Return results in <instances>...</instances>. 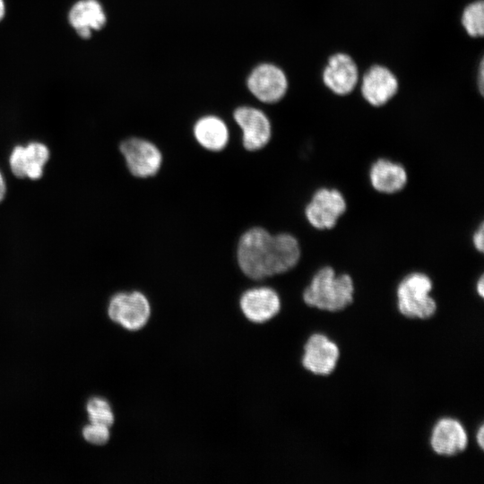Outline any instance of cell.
<instances>
[{
  "instance_id": "5",
  "label": "cell",
  "mask_w": 484,
  "mask_h": 484,
  "mask_svg": "<svg viewBox=\"0 0 484 484\" xmlns=\"http://www.w3.org/2000/svg\"><path fill=\"white\" fill-rule=\"evenodd\" d=\"M119 151L132 176L140 179L156 177L161 170L164 157L160 148L152 141L132 136L123 140Z\"/></svg>"
},
{
  "instance_id": "1",
  "label": "cell",
  "mask_w": 484,
  "mask_h": 484,
  "mask_svg": "<svg viewBox=\"0 0 484 484\" xmlns=\"http://www.w3.org/2000/svg\"><path fill=\"white\" fill-rule=\"evenodd\" d=\"M302 254V244L294 233H272L260 225L244 230L235 246L238 269L253 281L290 272L298 266Z\"/></svg>"
},
{
  "instance_id": "3",
  "label": "cell",
  "mask_w": 484,
  "mask_h": 484,
  "mask_svg": "<svg viewBox=\"0 0 484 484\" xmlns=\"http://www.w3.org/2000/svg\"><path fill=\"white\" fill-rule=\"evenodd\" d=\"M433 290L434 281L427 272L412 270L404 273L395 289L400 314L411 319L432 317L437 309V303L431 295Z\"/></svg>"
},
{
  "instance_id": "9",
  "label": "cell",
  "mask_w": 484,
  "mask_h": 484,
  "mask_svg": "<svg viewBox=\"0 0 484 484\" xmlns=\"http://www.w3.org/2000/svg\"><path fill=\"white\" fill-rule=\"evenodd\" d=\"M108 314L111 320L130 331L143 328L151 315V305L141 291L119 292L110 299Z\"/></svg>"
},
{
  "instance_id": "26",
  "label": "cell",
  "mask_w": 484,
  "mask_h": 484,
  "mask_svg": "<svg viewBox=\"0 0 484 484\" xmlns=\"http://www.w3.org/2000/svg\"><path fill=\"white\" fill-rule=\"evenodd\" d=\"M6 12L4 0H0V22L4 19Z\"/></svg>"
},
{
  "instance_id": "24",
  "label": "cell",
  "mask_w": 484,
  "mask_h": 484,
  "mask_svg": "<svg viewBox=\"0 0 484 484\" xmlns=\"http://www.w3.org/2000/svg\"><path fill=\"white\" fill-rule=\"evenodd\" d=\"M477 443L480 448L482 450L484 448V427L481 425L477 431L476 436Z\"/></svg>"
},
{
  "instance_id": "15",
  "label": "cell",
  "mask_w": 484,
  "mask_h": 484,
  "mask_svg": "<svg viewBox=\"0 0 484 484\" xmlns=\"http://www.w3.org/2000/svg\"><path fill=\"white\" fill-rule=\"evenodd\" d=\"M468 445L465 428L456 419L445 418L436 422L430 436V446L438 455L453 456L463 452Z\"/></svg>"
},
{
  "instance_id": "21",
  "label": "cell",
  "mask_w": 484,
  "mask_h": 484,
  "mask_svg": "<svg viewBox=\"0 0 484 484\" xmlns=\"http://www.w3.org/2000/svg\"><path fill=\"white\" fill-rule=\"evenodd\" d=\"M470 242L472 248L479 254L484 253V221L480 222L471 231Z\"/></svg>"
},
{
  "instance_id": "4",
  "label": "cell",
  "mask_w": 484,
  "mask_h": 484,
  "mask_svg": "<svg viewBox=\"0 0 484 484\" xmlns=\"http://www.w3.org/2000/svg\"><path fill=\"white\" fill-rule=\"evenodd\" d=\"M348 208V199L341 189L321 186L309 195L303 207V216L314 230L328 231L337 226Z\"/></svg>"
},
{
  "instance_id": "25",
  "label": "cell",
  "mask_w": 484,
  "mask_h": 484,
  "mask_svg": "<svg viewBox=\"0 0 484 484\" xmlns=\"http://www.w3.org/2000/svg\"><path fill=\"white\" fill-rule=\"evenodd\" d=\"M5 190H6V187H5L4 179L0 172V202L3 200L4 196Z\"/></svg>"
},
{
  "instance_id": "20",
  "label": "cell",
  "mask_w": 484,
  "mask_h": 484,
  "mask_svg": "<svg viewBox=\"0 0 484 484\" xmlns=\"http://www.w3.org/2000/svg\"><path fill=\"white\" fill-rule=\"evenodd\" d=\"M83 436L91 444L104 445L108 441L110 436L109 428L91 423L84 428Z\"/></svg>"
},
{
  "instance_id": "10",
  "label": "cell",
  "mask_w": 484,
  "mask_h": 484,
  "mask_svg": "<svg viewBox=\"0 0 484 484\" xmlns=\"http://www.w3.org/2000/svg\"><path fill=\"white\" fill-rule=\"evenodd\" d=\"M398 88V79L389 68L374 65L364 73L360 91L367 104L381 108L396 95Z\"/></svg>"
},
{
  "instance_id": "17",
  "label": "cell",
  "mask_w": 484,
  "mask_h": 484,
  "mask_svg": "<svg viewBox=\"0 0 484 484\" xmlns=\"http://www.w3.org/2000/svg\"><path fill=\"white\" fill-rule=\"evenodd\" d=\"M49 157L48 147L40 143L16 146L10 156V167L18 177L38 179L42 176L43 167Z\"/></svg>"
},
{
  "instance_id": "12",
  "label": "cell",
  "mask_w": 484,
  "mask_h": 484,
  "mask_svg": "<svg viewBox=\"0 0 484 484\" xmlns=\"http://www.w3.org/2000/svg\"><path fill=\"white\" fill-rule=\"evenodd\" d=\"M359 78V68L354 59L348 54L332 55L323 70L324 84L333 93L346 96L353 91Z\"/></svg>"
},
{
  "instance_id": "11",
  "label": "cell",
  "mask_w": 484,
  "mask_h": 484,
  "mask_svg": "<svg viewBox=\"0 0 484 484\" xmlns=\"http://www.w3.org/2000/svg\"><path fill=\"white\" fill-rule=\"evenodd\" d=\"M340 359V350L326 335L314 333L304 347L302 365L307 371L317 376L330 375Z\"/></svg>"
},
{
  "instance_id": "18",
  "label": "cell",
  "mask_w": 484,
  "mask_h": 484,
  "mask_svg": "<svg viewBox=\"0 0 484 484\" xmlns=\"http://www.w3.org/2000/svg\"><path fill=\"white\" fill-rule=\"evenodd\" d=\"M461 22L467 34L480 38L484 34V3L477 0L469 4L462 11Z\"/></svg>"
},
{
  "instance_id": "23",
  "label": "cell",
  "mask_w": 484,
  "mask_h": 484,
  "mask_svg": "<svg viewBox=\"0 0 484 484\" xmlns=\"http://www.w3.org/2000/svg\"><path fill=\"white\" fill-rule=\"evenodd\" d=\"M479 79H478V84H479V91H480L481 95H483V87H484V66H483V60L480 61V67H479Z\"/></svg>"
},
{
  "instance_id": "13",
  "label": "cell",
  "mask_w": 484,
  "mask_h": 484,
  "mask_svg": "<svg viewBox=\"0 0 484 484\" xmlns=\"http://www.w3.org/2000/svg\"><path fill=\"white\" fill-rule=\"evenodd\" d=\"M244 315L251 322L262 324L273 318L281 310V298L275 290L261 286L246 290L239 300Z\"/></svg>"
},
{
  "instance_id": "2",
  "label": "cell",
  "mask_w": 484,
  "mask_h": 484,
  "mask_svg": "<svg viewBox=\"0 0 484 484\" xmlns=\"http://www.w3.org/2000/svg\"><path fill=\"white\" fill-rule=\"evenodd\" d=\"M356 282L348 272L323 264L312 273L302 291L304 303L321 311L339 312L354 302Z\"/></svg>"
},
{
  "instance_id": "22",
  "label": "cell",
  "mask_w": 484,
  "mask_h": 484,
  "mask_svg": "<svg viewBox=\"0 0 484 484\" xmlns=\"http://www.w3.org/2000/svg\"><path fill=\"white\" fill-rule=\"evenodd\" d=\"M475 290L480 298H484V274L480 273L475 282Z\"/></svg>"
},
{
  "instance_id": "7",
  "label": "cell",
  "mask_w": 484,
  "mask_h": 484,
  "mask_svg": "<svg viewBox=\"0 0 484 484\" xmlns=\"http://www.w3.org/2000/svg\"><path fill=\"white\" fill-rule=\"evenodd\" d=\"M246 84L253 97L264 104L281 101L289 89L285 72L277 65L269 62L256 65L248 73Z\"/></svg>"
},
{
  "instance_id": "14",
  "label": "cell",
  "mask_w": 484,
  "mask_h": 484,
  "mask_svg": "<svg viewBox=\"0 0 484 484\" xmlns=\"http://www.w3.org/2000/svg\"><path fill=\"white\" fill-rule=\"evenodd\" d=\"M69 25L82 39H89L94 31L107 23V14L99 0H77L67 13Z\"/></svg>"
},
{
  "instance_id": "8",
  "label": "cell",
  "mask_w": 484,
  "mask_h": 484,
  "mask_svg": "<svg viewBox=\"0 0 484 484\" xmlns=\"http://www.w3.org/2000/svg\"><path fill=\"white\" fill-rule=\"evenodd\" d=\"M370 188L381 195H395L408 186L410 174L401 161L389 157H377L371 161L367 171Z\"/></svg>"
},
{
  "instance_id": "16",
  "label": "cell",
  "mask_w": 484,
  "mask_h": 484,
  "mask_svg": "<svg viewBox=\"0 0 484 484\" xmlns=\"http://www.w3.org/2000/svg\"><path fill=\"white\" fill-rule=\"evenodd\" d=\"M192 131L196 143L208 152L223 151L229 143V126L224 119L216 115L200 117L193 125Z\"/></svg>"
},
{
  "instance_id": "6",
  "label": "cell",
  "mask_w": 484,
  "mask_h": 484,
  "mask_svg": "<svg viewBox=\"0 0 484 484\" xmlns=\"http://www.w3.org/2000/svg\"><path fill=\"white\" fill-rule=\"evenodd\" d=\"M232 117L241 130V144L246 151H260L269 145L272 138V125L264 110L240 105L233 110Z\"/></svg>"
},
{
  "instance_id": "19",
  "label": "cell",
  "mask_w": 484,
  "mask_h": 484,
  "mask_svg": "<svg viewBox=\"0 0 484 484\" xmlns=\"http://www.w3.org/2000/svg\"><path fill=\"white\" fill-rule=\"evenodd\" d=\"M87 411L91 422L93 424L111 427L114 422V415L108 402L101 398H92L87 404Z\"/></svg>"
}]
</instances>
